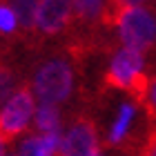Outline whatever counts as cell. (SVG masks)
Here are the masks:
<instances>
[{
	"instance_id": "6da1fadb",
	"label": "cell",
	"mask_w": 156,
	"mask_h": 156,
	"mask_svg": "<svg viewBox=\"0 0 156 156\" xmlns=\"http://www.w3.org/2000/svg\"><path fill=\"white\" fill-rule=\"evenodd\" d=\"M105 27H116L125 49L145 54L156 45V9L136 2H109Z\"/></svg>"
},
{
	"instance_id": "7a4b0ae2",
	"label": "cell",
	"mask_w": 156,
	"mask_h": 156,
	"mask_svg": "<svg viewBox=\"0 0 156 156\" xmlns=\"http://www.w3.org/2000/svg\"><path fill=\"white\" fill-rule=\"evenodd\" d=\"M140 69H143V54L123 47L114 54L107 72H105L103 83L105 87L127 91L134 98V105L140 107V103L147 94V87H150V78Z\"/></svg>"
},
{
	"instance_id": "3957f363",
	"label": "cell",
	"mask_w": 156,
	"mask_h": 156,
	"mask_svg": "<svg viewBox=\"0 0 156 156\" xmlns=\"http://www.w3.org/2000/svg\"><path fill=\"white\" fill-rule=\"evenodd\" d=\"M74 69L65 58H49L38 67L34 76V94L40 98V105H58L72 96Z\"/></svg>"
},
{
	"instance_id": "277c9868",
	"label": "cell",
	"mask_w": 156,
	"mask_h": 156,
	"mask_svg": "<svg viewBox=\"0 0 156 156\" xmlns=\"http://www.w3.org/2000/svg\"><path fill=\"white\" fill-rule=\"evenodd\" d=\"M34 114H36V103L31 89H16V94L0 107V134L5 138L18 136L20 132L27 129Z\"/></svg>"
},
{
	"instance_id": "5b68a950",
	"label": "cell",
	"mask_w": 156,
	"mask_h": 156,
	"mask_svg": "<svg viewBox=\"0 0 156 156\" xmlns=\"http://www.w3.org/2000/svg\"><path fill=\"white\" fill-rule=\"evenodd\" d=\"M98 150H101V145H98L96 125L94 120L83 116L60 138V147L56 156H94Z\"/></svg>"
},
{
	"instance_id": "8992f818",
	"label": "cell",
	"mask_w": 156,
	"mask_h": 156,
	"mask_svg": "<svg viewBox=\"0 0 156 156\" xmlns=\"http://www.w3.org/2000/svg\"><path fill=\"white\" fill-rule=\"evenodd\" d=\"M72 23V2L65 0H42L36 7V29L42 34L51 36V34L62 31Z\"/></svg>"
},
{
	"instance_id": "52a82bcc",
	"label": "cell",
	"mask_w": 156,
	"mask_h": 156,
	"mask_svg": "<svg viewBox=\"0 0 156 156\" xmlns=\"http://www.w3.org/2000/svg\"><path fill=\"white\" fill-rule=\"evenodd\" d=\"M60 147V134H36L23 140L18 156H56Z\"/></svg>"
},
{
	"instance_id": "ba28073f",
	"label": "cell",
	"mask_w": 156,
	"mask_h": 156,
	"mask_svg": "<svg viewBox=\"0 0 156 156\" xmlns=\"http://www.w3.org/2000/svg\"><path fill=\"white\" fill-rule=\"evenodd\" d=\"M134 116H136V105H132V103L120 105L118 116H116L114 125H112V132H109V145H120L125 140L127 132H129V127L134 123Z\"/></svg>"
},
{
	"instance_id": "9c48e42d",
	"label": "cell",
	"mask_w": 156,
	"mask_h": 156,
	"mask_svg": "<svg viewBox=\"0 0 156 156\" xmlns=\"http://www.w3.org/2000/svg\"><path fill=\"white\" fill-rule=\"evenodd\" d=\"M34 120H36V127L42 136L47 134H60V112L54 105H40L34 114Z\"/></svg>"
},
{
	"instance_id": "30bf717a",
	"label": "cell",
	"mask_w": 156,
	"mask_h": 156,
	"mask_svg": "<svg viewBox=\"0 0 156 156\" xmlns=\"http://www.w3.org/2000/svg\"><path fill=\"white\" fill-rule=\"evenodd\" d=\"M36 7H38V2H13L11 5L16 20H18V27H23L25 31L36 29Z\"/></svg>"
},
{
	"instance_id": "8fae6325",
	"label": "cell",
	"mask_w": 156,
	"mask_h": 156,
	"mask_svg": "<svg viewBox=\"0 0 156 156\" xmlns=\"http://www.w3.org/2000/svg\"><path fill=\"white\" fill-rule=\"evenodd\" d=\"M13 94H16V78L9 69L0 67V105H5Z\"/></svg>"
},
{
	"instance_id": "7c38bea8",
	"label": "cell",
	"mask_w": 156,
	"mask_h": 156,
	"mask_svg": "<svg viewBox=\"0 0 156 156\" xmlns=\"http://www.w3.org/2000/svg\"><path fill=\"white\" fill-rule=\"evenodd\" d=\"M18 29V20L13 13L11 5H0V31L2 34H13Z\"/></svg>"
},
{
	"instance_id": "4fadbf2b",
	"label": "cell",
	"mask_w": 156,
	"mask_h": 156,
	"mask_svg": "<svg viewBox=\"0 0 156 156\" xmlns=\"http://www.w3.org/2000/svg\"><path fill=\"white\" fill-rule=\"evenodd\" d=\"M140 107H143V112L147 114V118H150L152 123H156V80L150 83L147 94L143 98V103H140Z\"/></svg>"
},
{
	"instance_id": "5bb4252c",
	"label": "cell",
	"mask_w": 156,
	"mask_h": 156,
	"mask_svg": "<svg viewBox=\"0 0 156 156\" xmlns=\"http://www.w3.org/2000/svg\"><path fill=\"white\" fill-rule=\"evenodd\" d=\"M140 156H156V123L150 125L147 138H145L143 147H140Z\"/></svg>"
},
{
	"instance_id": "9a60e30c",
	"label": "cell",
	"mask_w": 156,
	"mask_h": 156,
	"mask_svg": "<svg viewBox=\"0 0 156 156\" xmlns=\"http://www.w3.org/2000/svg\"><path fill=\"white\" fill-rule=\"evenodd\" d=\"M5 147H7V140H5L2 134H0V156H5Z\"/></svg>"
},
{
	"instance_id": "2e32d148",
	"label": "cell",
	"mask_w": 156,
	"mask_h": 156,
	"mask_svg": "<svg viewBox=\"0 0 156 156\" xmlns=\"http://www.w3.org/2000/svg\"><path fill=\"white\" fill-rule=\"evenodd\" d=\"M125 156H140V150H125Z\"/></svg>"
},
{
	"instance_id": "e0dca14e",
	"label": "cell",
	"mask_w": 156,
	"mask_h": 156,
	"mask_svg": "<svg viewBox=\"0 0 156 156\" xmlns=\"http://www.w3.org/2000/svg\"><path fill=\"white\" fill-rule=\"evenodd\" d=\"M94 156H105V154H103V152H101V150H98V152H96V154H94Z\"/></svg>"
}]
</instances>
